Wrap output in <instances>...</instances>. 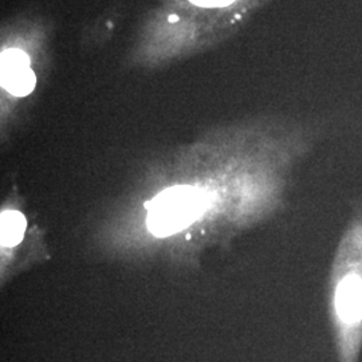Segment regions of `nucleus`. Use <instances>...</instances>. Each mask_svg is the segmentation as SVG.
I'll return each instance as SVG.
<instances>
[{
	"instance_id": "nucleus-1",
	"label": "nucleus",
	"mask_w": 362,
	"mask_h": 362,
	"mask_svg": "<svg viewBox=\"0 0 362 362\" xmlns=\"http://www.w3.org/2000/svg\"><path fill=\"white\" fill-rule=\"evenodd\" d=\"M326 313L337 362H358L362 351V206L353 209L330 264Z\"/></svg>"
},
{
	"instance_id": "nucleus-2",
	"label": "nucleus",
	"mask_w": 362,
	"mask_h": 362,
	"mask_svg": "<svg viewBox=\"0 0 362 362\" xmlns=\"http://www.w3.org/2000/svg\"><path fill=\"white\" fill-rule=\"evenodd\" d=\"M207 203L206 194L194 187L169 188L148 203V228L158 238L179 233L200 218Z\"/></svg>"
},
{
	"instance_id": "nucleus-3",
	"label": "nucleus",
	"mask_w": 362,
	"mask_h": 362,
	"mask_svg": "<svg viewBox=\"0 0 362 362\" xmlns=\"http://www.w3.org/2000/svg\"><path fill=\"white\" fill-rule=\"evenodd\" d=\"M1 85L10 94L25 97L34 90L37 77L30 67L26 52L10 49L1 52Z\"/></svg>"
},
{
	"instance_id": "nucleus-4",
	"label": "nucleus",
	"mask_w": 362,
	"mask_h": 362,
	"mask_svg": "<svg viewBox=\"0 0 362 362\" xmlns=\"http://www.w3.org/2000/svg\"><path fill=\"white\" fill-rule=\"evenodd\" d=\"M26 231V219L21 212L6 211L0 218V236L3 246H16Z\"/></svg>"
},
{
	"instance_id": "nucleus-5",
	"label": "nucleus",
	"mask_w": 362,
	"mask_h": 362,
	"mask_svg": "<svg viewBox=\"0 0 362 362\" xmlns=\"http://www.w3.org/2000/svg\"><path fill=\"white\" fill-rule=\"evenodd\" d=\"M199 7L203 8H223L231 6L235 0H189Z\"/></svg>"
}]
</instances>
